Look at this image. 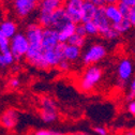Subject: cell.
Returning a JSON list of instances; mask_svg holds the SVG:
<instances>
[{"label": "cell", "instance_id": "1", "mask_svg": "<svg viewBox=\"0 0 135 135\" xmlns=\"http://www.w3.org/2000/svg\"><path fill=\"white\" fill-rule=\"evenodd\" d=\"M102 76H103V71L99 65L93 64L87 66L79 78L78 81L79 89L83 92H90L101 81Z\"/></svg>", "mask_w": 135, "mask_h": 135}, {"label": "cell", "instance_id": "2", "mask_svg": "<svg viewBox=\"0 0 135 135\" xmlns=\"http://www.w3.org/2000/svg\"><path fill=\"white\" fill-rule=\"evenodd\" d=\"M107 55L106 47L101 43H93L88 46L81 55V62L84 65L89 66L99 63Z\"/></svg>", "mask_w": 135, "mask_h": 135}, {"label": "cell", "instance_id": "3", "mask_svg": "<svg viewBox=\"0 0 135 135\" xmlns=\"http://www.w3.org/2000/svg\"><path fill=\"white\" fill-rule=\"evenodd\" d=\"M11 52L15 58V60H21L25 58L29 50V41L25 35V32H17L10 40Z\"/></svg>", "mask_w": 135, "mask_h": 135}, {"label": "cell", "instance_id": "4", "mask_svg": "<svg viewBox=\"0 0 135 135\" xmlns=\"http://www.w3.org/2000/svg\"><path fill=\"white\" fill-rule=\"evenodd\" d=\"M40 118L44 123H54L58 119V110L56 102L49 97L41 99V110Z\"/></svg>", "mask_w": 135, "mask_h": 135}, {"label": "cell", "instance_id": "5", "mask_svg": "<svg viewBox=\"0 0 135 135\" xmlns=\"http://www.w3.org/2000/svg\"><path fill=\"white\" fill-rule=\"evenodd\" d=\"M134 72V66L129 58H122L117 65V86L123 89L127 83L131 79Z\"/></svg>", "mask_w": 135, "mask_h": 135}, {"label": "cell", "instance_id": "6", "mask_svg": "<svg viewBox=\"0 0 135 135\" xmlns=\"http://www.w3.org/2000/svg\"><path fill=\"white\" fill-rule=\"evenodd\" d=\"M44 28L39 23H31L25 29V35L30 47H42V37Z\"/></svg>", "mask_w": 135, "mask_h": 135}, {"label": "cell", "instance_id": "7", "mask_svg": "<svg viewBox=\"0 0 135 135\" xmlns=\"http://www.w3.org/2000/svg\"><path fill=\"white\" fill-rule=\"evenodd\" d=\"M85 0H64V9L71 21L75 24L81 23V9Z\"/></svg>", "mask_w": 135, "mask_h": 135}, {"label": "cell", "instance_id": "8", "mask_svg": "<svg viewBox=\"0 0 135 135\" xmlns=\"http://www.w3.org/2000/svg\"><path fill=\"white\" fill-rule=\"evenodd\" d=\"M13 7L17 17L26 18L37 9L38 3L35 2L33 0H14Z\"/></svg>", "mask_w": 135, "mask_h": 135}, {"label": "cell", "instance_id": "9", "mask_svg": "<svg viewBox=\"0 0 135 135\" xmlns=\"http://www.w3.org/2000/svg\"><path fill=\"white\" fill-rule=\"evenodd\" d=\"M93 22L98 26V28H99V35L102 37V38H104L107 35V33L113 29V24L107 18V16L105 14L104 7L98 8V11L95 13Z\"/></svg>", "mask_w": 135, "mask_h": 135}, {"label": "cell", "instance_id": "10", "mask_svg": "<svg viewBox=\"0 0 135 135\" xmlns=\"http://www.w3.org/2000/svg\"><path fill=\"white\" fill-rule=\"evenodd\" d=\"M63 46L64 43H59L55 48L49 49V50H45V59L47 62L48 68H55L58 66V64L64 60V56H63Z\"/></svg>", "mask_w": 135, "mask_h": 135}, {"label": "cell", "instance_id": "11", "mask_svg": "<svg viewBox=\"0 0 135 135\" xmlns=\"http://www.w3.org/2000/svg\"><path fill=\"white\" fill-rule=\"evenodd\" d=\"M59 43L60 41H59L58 31L52 27L44 28L43 37H42V47L44 49V52L55 48Z\"/></svg>", "mask_w": 135, "mask_h": 135}, {"label": "cell", "instance_id": "12", "mask_svg": "<svg viewBox=\"0 0 135 135\" xmlns=\"http://www.w3.org/2000/svg\"><path fill=\"white\" fill-rule=\"evenodd\" d=\"M71 18L68 15L64 7L56 10L53 13V20H52V28L56 29L57 31H59L60 29H62L64 26H66L69 23H71Z\"/></svg>", "mask_w": 135, "mask_h": 135}, {"label": "cell", "instance_id": "13", "mask_svg": "<svg viewBox=\"0 0 135 135\" xmlns=\"http://www.w3.org/2000/svg\"><path fill=\"white\" fill-rule=\"evenodd\" d=\"M18 122V113L13 108L7 109L1 116H0V124L4 129L11 130L14 129Z\"/></svg>", "mask_w": 135, "mask_h": 135}, {"label": "cell", "instance_id": "14", "mask_svg": "<svg viewBox=\"0 0 135 135\" xmlns=\"http://www.w3.org/2000/svg\"><path fill=\"white\" fill-rule=\"evenodd\" d=\"M81 48L80 47H77V46H74V45H71L69 43H64V46H63V56H64V59L70 61L71 63L72 62H76L80 57H81Z\"/></svg>", "mask_w": 135, "mask_h": 135}, {"label": "cell", "instance_id": "15", "mask_svg": "<svg viewBox=\"0 0 135 135\" xmlns=\"http://www.w3.org/2000/svg\"><path fill=\"white\" fill-rule=\"evenodd\" d=\"M105 9V14L107 16L108 21L115 25V24H118L119 22L122 21L123 16L119 10V8H118V4H106L104 7Z\"/></svg>", "mask_w": 135, "mask_h": 135}, {"label": "cell", "instance_id": "16", "mask_svg": "<svg viewBox=\"0 0 135 135\" xmlns=\"http://www.w3.org/2000/svg\"><path fill=\"white\" fill-rule=\"evenodd\" d=\"M98 11V7L91 3L89 0H85L81 9V23H87L93 21L95 13Z\"/></svg>", "mask_w": 135, "mask_h": 135}, {"label": "cell", "instance_id": "17", "mask_svg": "<svg viewBox=\"0 0 135 135\" xmlns=\"http://www.w3.org/2000/svg\"><path fill=\"white\" fill-rule=\"evenodd\" d=\"M0 31L11 40L17 33V25L11 20H6L0 23Z\"/></svg>", "mask_w": 135, "mask_h": 135}, {"label": "cell", "instance_id": "18", "mask_svg": "<svg viewBox=\"0 0 135 135\" xmlns=\"http://www.w3.org/2000/svg\"><path fill=\"white\" fill-rule=\"evenodd\" d=\"M76 32V24L71 22L66 26H64L62 29L58 31V36H59V41L60 43H68V41L70 40V38Z\"/></svg>", "mask_w": 135, "mask_h": 135}, {"label": "cell", "instance_id": "19", "mask_svg": "<svg viewBox=\"0 0 135 135\" xmlns=\"http://www.w3.org/2000/svg\"><path fill=\"white\" fill-rule=\"evenodd\" d=\"M64 6V0H41L39 4V10L55 12L56 10Z\"/></svg>", "mask_w": 135, "mask_h": 135}, {"label": "cell", "instance_id": "20", "mask_svg": "<svg viewBox=\"0 0 135 135\" xmlns=\"http://www.w3.org/2000/svg\"><path fill=\"white\" fill-rule=\"evenodd\" d=\"M53 13H54V12L44 11V10H39V14H38V23H39L43 28L52 27Z\"/></svg>", "mask_w": 135, "mask_h": 135}, {"label": "cell", "instance_id": "21", "mask_svg": "<svg viewBox=\"0 0 135 135\" xmlns=\"http://www.w3.org/2000/svg\"><path fill=\"white\" fill-rule=\"evenodd\" d=\"M113 26H114V28H115L118 32L120 33V35L128 32V31L131 29V27H133L132 24H131V22H130V18H128V17H123L121 22H119L118 24H115V25H113Z\"/></svg>", "mask_w": 135, "mask_h": 135}, {"label": "cell", "instance_id": "22", "mask_svg": "<svg viewBox=\"0 0 135 135\" xmlns=\"http://www.w3.org/2000/svg\"><path fill=\"white\" fill-rule=\"evenodd\" d=\"M15 58L12 54V52L9 53H0V68H7L14 63Z\"/></svg>", "mask_w": 135, "mask_h": 135}, {"label": "cell", "instance_id": "23", "mask_svg": "<svg viewBox=\"0 0 135 135\" xmlns=\"http://www.w3.org/2000/svg\"><path fill=\"white\" fill-rule=\"evenodd\" d=\"M68 43L71 44V45H74V46L83 48L86 44V37H83V36L77 35V33H74V35L70 38V40L68 41Z\"/></svg>", "mask_w": 135, "mask_h": 135}, {"label": "cell", "instance_id": "24", "mask_svg": "<svg viewBox=\"0 0 135 135\" xmlns=\"http://www.w3.org/2000/svg\"><path fill=\"white\" fill-rule=\"evenodd\" d=\"M11 52L10 46V39L7 38L3 33L0 31V53H9Z\"/></svg>", "mask_w": 135, "mask_h": 135}, {"label": "cell", "instance_id": "25", "mask_svg": "<svg viewBox=\"0 0 135 135\" xmlns=\"http://www.w3.org/2000/svg\"><path fill=\"white\" fill-rule=\"evenodd\" d=\"M83 24H84V26H85L87 36L95 37V36L99 35V28H98V26L95 25V23H94L93 21L87 22V23H83Z\"/></svg>", "mask_w": 135, "mask_h": 135}, {"label": "cell", "instance_id": "26", "mask_svg": "<svg viewBox=\"0 0 135 135\" xmlns=\"http://www.w3.org/2000/svg\"><path fill=\"white\" fill-rule=\"evenodd\" d=\"M118 8H119L121 14L123 17H128L129 18V16H130V13H131V7L129 4H126V3H121V2H118Z\"/></svg>", "mask_w": 135, "mask_h": 135}, {"label": "cell", "instance_id": "27", "mask_svg": "<svg viewBox=\"0 0 135 135\" xmlns=\"http://www.w3.org/2000/svg\"><path fill=\"white\" fill-rule=\"evenodd\" d=\"M33 135H65L61 132L54 131V130H48V129H41L35 132Z\"/></svg>", "mask_w": 135, "mask_h": 135}, {"label": "cell", "instance_id": "28", "mask_svg": "<svg viewBox=\"0 0 135 135\" xmlns=\"http://www.w3.org/2000/svg\"><path fill=\"white\" fill-rule=\"evenodd\" d=\"M135 99V76L132 78L131 83H130V86H129V92L127 95V100H134Z\"/></svg>", "mask_w": 135, "mask_h": 135}, {"label": "cell", "instance_id": "29", "mask_svg": "<svg viewBox=\"0 0 135 135\" xmlns=\"http://www.w3.org/2000/svg\"><path fill=\"white\" fill-rule=\"evenodd\" d=\"M92 130L95 135H108V130L104 126H94Z\"/></svg>", "mask_w": 135, "mask_h": 135}, {"label": "cell", "instance_id": "30", "mask_svg": "<svg viewBox=\"0 0 135 135\" xmlns=\"http://www.w3.org/2000/svg\"><path fill=\"white\" fill-rule=\"evenodd\" d=\"M58 69L62 72H66V71H69L71 69V62L70 61H68V60H62L59 64H58Z\"/></svg>", "mask_w": 135, "mask_h": 135}, {"label": "cell", "instance_id": "31", "mask_svg": "<svg viewBox=\"0 0 135 135\" xmlns=\"http://www.w3.org/2000/svg\"><path fill=\"white\" fill-rule=\"evenodd\" d=\"M8 86H9V88H11V89H17V88H20V86H21V80H20L17 77H13V78H11V79L9 80Z\"/></svg>", "mask_w": 135, "mask_h": 135}, {"label": "cell", "instance_id": "32", "mask_svg": "<svg viewBox=\"0 0 135 135\" xmlns=\"http://www.w3.org/2000/svg\"><path fill=\"white\" fill-rule=\"evenodd\" d=\"M127 110L130 115L135 117V99L134 100H130L128 101V104H127Z\"/></svg>", "mask_w": 135, "mask_h": 135}, {"label": "cell", "instance_id": "33", "mask_svg": "<svg viewBox=\"0 0 135 135\" xmlns=\"http://www.w3.org/2000/svg\"><path fill=\"white\" fill-rule=\"evenodd\" d=\"M75 33H77L79 36H83V37H87V32H86L85 26H84L83 23L76 24V32Z\"/></svg>", "mask_w": 135, "mask_h": 135}, {"label": "cell", "instance_id": "34", "mask_svg": "<svg viewBox=\"0 0 135 135\" xmlns=\"http://www.w3.org/2000/svg\"><path fill=\"white\" fill-rule=\"evenodd\" d=\"M91 3H93L95 7L98 8H101V7H105L106 6V2L105 0H89Z\"/></svg>", "mask_w": 135, "mask_h": 135}, {"label": "cell", "instance_id": "35", "mask_svg": "<svg viewBox=\"0 0 135 135\" xmlns=\"http://www.w3.org/2000/svg\"><path fill=\"white\" fill-rule=\"evenodd\" d=\"M129 18H130V22H131L132 26L135 27V7L131 9V13H130Z\"/></svg>", "mask_w": 135, "mask_h": 135}, {"label": "cell", "instance_id": "36", "mask_svg": "<svg viewBox=\"0 0 135 135\" xmlns=\"http://www.w3.org/2000/svg\"><path fill=\"white\" fill-rule=\"evenodd\" d=\"M66 135H91V134L87 133V132H76V133H71V134H66Z\"/></svg>", "mask_w": 135, "mask_h": 135}, {"label": "cell", "instance_id": "37", "mask_svg": "<svg viewBox=\"0 0 135 135\" xmlns=\"http://www.w3.org/2000/svg\"><path fill=\"white\" fill-rule=\"evenodd\" d=\"M106 4H117L119 2V0H105Z\"/></svg>", "mask_w": 135, "mask_h": 135}, {"label": "cell", "instance_id": "38", "mask_svg": "<svg viewBox=\"0 0 135 135\" xmlns=\"http://www.w3.org/2000/svg\"><path fill=\"white\" fill-rule=\"evenodd\" d=\"M123 135H135V131H133V130H129V131L124 132Z\"/></svg>", "mask_w": 135, "mask_h": 135}, {"label": "cell", "instance_id": "39", "mask_svg": "<svg viewBox=\"0 0 135 135\" xmlns=\"http://www.w3.org/2000/svg\"><path fill=\"white\" fill-rule=\"evenodd\" d=\"M129 6L131 8H134L135 7V0H130V1H129Z\"/></svg>", "mask_w": 135, "mask_h": 135}, {"label": "cell", "instance_id": "40", "mask_svg": "<svg viewBox=\"0 0 135 135\" xmlns=\"http://www.w3.org/2000/svg\"><path fill=\"white\" fill-rule=\"evenodd\" d=\"M129 1H130V0H119V2H121V3H126V4H129Z\"/></svg>", "mask_w": 135, "mask_h": 135}, {"label": "cell", "instance_id": "41", "mask_svg": "<svg viewBox=\"0 0 135 135\" xmlns=\"http://www.w3.org/2000/svg\"><path fill=\"white\" fill-rule=\"evenodd\" d=\"M33 1H35V2H37V3H39V2L41 1V0H33Z\"/></svg>", "mask_w": 135, "mask_h": 135}]
</instances>
